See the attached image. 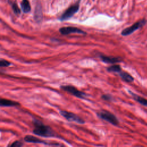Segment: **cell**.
Here are the masks:
<instances>
[{"label": "cell", "mask_w": 147, "mask_h": 147, "mask_svg": "<svg viewBox=\"0 0 147 147\" xmlns=\"http://www.w3.org/2000/svg\"><path fill=\"white\" fill-rule=\"evenodd\" d=\"M146 20L145 19H142V20L135 22L131 26L123 29L121 32V34L123 36H128V35L133 33L134 31L137 30V29H138L140 28H141L142 26H143L146 24Z\"/></svg>", "instance_id": "5b68a950"}, {"label": "cell", "mask_w": 147, "mask_h": 147, "mask_svg": "<svg viewBox=\"0 0 147 147\" xmlns=\"http://www.w3.org/2000/svg\"><path fill=\"white\" fill-rule=\"evenodd\" d=\"M80 1V0H79ZM79 1L76 2L75 4L72 5L68 7L60 17L59 20L61 21H65L69 19L72 17L76 13H77L79 9Z\"/></svg>", "instance_id": "277c9868"}, {"label": "cell", "mask_w": 147, "mask_h": 147, "mask_svg": "<svg viewBox=\"0 0 147 147\" xmlns=\"http://www.w3.org/2000/svg\"><path fill=\"white\" fill-rule=\"evenodd\" d=\"M23 146V142L20 140H16L13 142L11 144H9L7 147H22Z\"/></svg>", "instance_id": "2e32d148"}, {"label": "cell", "mask_w": 147, "mask_h": 147, "mask_svg": "<svg viewBox=\"0 0 147 147\" xmlns=\"http://www.w3.org/2000/svg\"><path fill=\"white\" fill-rule=\"evenodd\" d=\"M107 70L109 72H118L119 73L122 71V68L121 66L118 64H114L111 66H109L107 68Z\"/></svg>", "instance_id": "5bb4252c"}, {"label": "cell", "mask_w": 147, "mask_h": 147, "mask_svg": "<svg viewBox=\"0 0 147 147\" xmlns=\"http://www.w3.org/2000/svg\"><path fill=\"white\" fill-rule=\"evenodd\" d=\"M21 7L24 13H28L30 12L31 10L30 5L28 0H22L21 2Z\"/></svg>", "instance_id": "4fadbf2b"}, {"label": "cell", "mask_w": 147, "mask_h": 147, "mask_svg": "<svg viewBox=\"0 0 147 147\" xmlns=\"http://www.w3.org/2000/svg\"><path fill=\"white\" fill-rule=\"evenodd\" d=\"M96 114L99 118L108 122L113 125L118 126L119 125V121L117 117L109 111L102 110L98 112Z\"/></svg>", "instance_id": "7a4b0ae2"}, {"label": "cell", "mask_w": 147, "mask_h": 147, "mask_svg": "<svg viewBox=\"0 0 147 147\" xmlns=\"http://www.w3.org/2000/svg\"><path fill=\"white\" fill-rule=\"evenodd\" d=\"M12 9H13V10L14 13L16 15H19L20 14L21 10L20 9V8L18 7V5L16 3H13L12 4Z\"/></svg>", "instance_id": "ac0fdd59"}, {"label": "cell", "mask_w": 147, "mask_h": 147, "mask_svg": "<svg viewBox=\"0 0 147 147\" xmlns=\"http://www.w3.org/2000/svg\"><path fill=\"white\" fill-rule=\"evenodd\" d=\"M60 33L63 35H67L71 33H80V34H86V33L80 29L77 28L76 27L67 26L62 27L59 29Z\"/></svg>", "instance_id": "ba28073f"}, {"label": "cell", "mask_w": 147, "mask_h": 147, "mask_svg": "<svg viewBox=\"0 0 147 147\" xmlns=\"http://www.w3.org/2000/svg\"><path fill=\"white\" fill-rule=\"evenodd\" d=\"M33 123L34 125L33 133L35 135L48 138H60V137L58 136V135H57L49 126L44 125L42 122L38 121V119H33Z\"/></svg>", "instance_id": "6da1fadb"}, {"label": "cell", "mask_w": 147, "mask_h": 147, "mask_svg": "<svg viewBox=\"0 0 147 147\" xmlns=\"http://www.w3.org/2000/svg\"><path fill=\"white\" fill-rule=\"evenodd\" d=\"M129 93L130 94V95L132 96V97L133 98V99L136 101L138 103H139L140 104H141V105L144 106H145L147 107V99L146 98H144L141 96H139L134 93H133V92L130 91H129Z\"/></svg>", "instance_id": "8fae6325"}, {"label": "cell", "mask_w": 147, "mask_h": 147, "mask_svg": "<svg viewBox=\"0 0 147 147\" xmlns=\"http://www.w3.org/2000/svg\"><path fill=\"white\" fill-rule=\"evenodd\" d=\"M60 87L64 91H67V92L71 94V95H74L76 98L83 99H85L87 98V94L86 93L78 90L74 86H72L71 85H65V86L63 85V86H61Z\"/></svg>", "instance_id": "3957f363"}, {"label": "cell", "mask_w": 147, "mask_h": 147, "mask_svg": "<svg viewBox=\"0 0 147 147\" xmlns=\"http://www.w3.org/2000/svg\"><path fill=\"white\" fill-rule=\"evenodd\" d=\"M100 60L107 64H115L117 63L121 62L122 59L119 57H114V56H108L103 55H99Z\"/></svg>", "instance_id": "9c48e42d"}, {"label": "cell", "mask_w": 147, "mask_h": 147, "mask_svg": "<svg viewBox=\"0 0 147 147\" xmlns=\"http://www.w3.org/2000/svg\"><path fill=\"white\" fill-rule=\"evenodd\" d=\"M42 18V12L41 10V7L40 6H36V9L35 10V19L38 21H40Z\"/></svg>", "instance_id": "9a60e30c"}, {"label": "cell", "mask_w": 147, "mask_h": 147, "mask_svg": "<svg viewBox=\"0 0 147 147\" xmlns=\"http://www.w3.org/2000/svg\"><path fill=\"white\" fill-rule=\"evenodd\" d=\"M119 75L123 80H124L126 82L130 83V82H133V80H134V78L130 74H129V73H127L125 71H121L119 73Z\"/></svg>", "instance_id": "7c38bea8"}, {"label": "cell", "mask_w": 147, "mask_h": 147, "mask_svg": "<svg viewBox=\"0 0 147 147\" xmlns=\"http://www.w3.org/2000/svg\"><path fill=\"white\" fill-rule=\"evenodd\" d=\"M0 105L1 107H13L19 106L20 103L11 100L1 98L0 100Z\"/></svg>", "instance_id": "30bf717a"}, {"label": "cell", "mask_w": 147, "mask_h": 147, "mask_svg": "<svg viewBox=\"0 0 147 147\" xmlns=\"http://www.w3.org/2000/svg\"><path fill=\"white\" fill-rule=\"evenodd\" d=\"M24 140L25 142H29V143L43 144L47 145H56V144H58L57 143H49V142H48L43 140H41L39 138H37L35 136H31V135H26L24 138Z\"/></svg>", "instance_id": "52a82bcc"}, {"label": "cell", "mask_w": 147, "mask_h": 147, "mask_svg": "<svg viewBox=\"0 0 147 147\" xmlns=\"http://www.w3.org/2000/svg\"><path fill=\"white\" fill-rule=\"evenodd\" d=\"M11 65L10 62H9V61L1 59V61H0V67H9V65Z\"/></svg>", "instance_id": "e0dca14e"}, {"label": "cell", "mask_w": 147, "mask_h": 147, "mask_svg": "<svg viewBox=\"0 0 147 147\" xmlns=\"http://www.w3.org/2000/svg\"><path fill=\"white\" fill-rule=\"evenodd\" d=\"M101 98L103 100H106V101H111L113 99V98H112L111 95H110V94H104V95H102Z\"/></svg>", "instance_id": "d6986e66"}, {"label": "cell", "mask_w": 147, "mask_h": 147, "mask_svg": "<svg viewBox=\"0 0 147 147\" xmlns=\"http://www.w3.org/2000/svg\"><path fill=\"white\" fill-rule=\"evenodd\" d=\"M60 114L69 122H75L79 124H83L85 121L76 114L65 110H60Z\"/></svg>", "instance_id": "8992f818"}]
</instances>
